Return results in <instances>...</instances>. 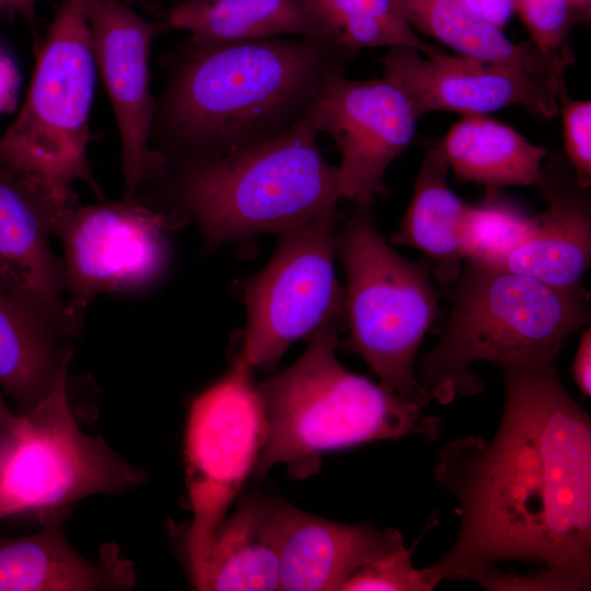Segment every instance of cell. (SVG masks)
<instances>
[{
  "instance_id": "6da1fadb",
  "label": "cell",
  "mask_w": 591,
  "mask_h": 591,
  "mask_svg": "<svg viewBox=\"0 0 591 591\" xmlns=\"http://www.w3.org/2000/svg\"><path fill=\"white\" fill-rule=\"evenodd\" d=\"M505 408L490 441L439 452L436 482L457 500L452 547L422 572L493 590L500 565H525L522 590L582 591L591 582V421L566 391L557 358L499 367Z\"/></svg>"
},
{
  "instance_id": "7a4b0ae2",
  "label": "cell",
  "mask_w": 591,
  "mask_h": 591,
  "mask_svg": "<svg viewBox=\"0 0 591 591\" xmlns=\"http://www.w3.org/2000/svg\"><path fill=\"white\" fill-rule=\"evenodd\" d=\"M358 55L332 38H187L161 56L150 144L175 167L274 139L306 118L324 82Z\"/></svg>"
},
{
  "instance_id": "3957f363",
  "label": "cell",
  "mask_w": 591,
  "mask_h": 591,
  "mask_svg": "<svg viewBox=\"0 0 591 591\" xmlns=\"http://www.w3.org/2000/svg\"><path fill=\"white\" fill-rule=\"evenodd\" d=\"M153 183L165 211L194 220L211 244L298 230L341 197L338 166L321 152L309 116L257 146L169 167Z\"/></svg>"
},
{
  "instance_id": "277c9868",
  "label": "cell",
  "mask_w": 591,
  "mask_h": 591,
  "mask_svg": "<svg viewBox=\"0 0 591 591\" xmlns=\"http://www.w3.org/2000/svg\"><path fill=\"white\" fill-rule=\"evenodd\" d=\"M338 323L316 329L305 352L257 385L266 437L255 464L258 478L276 464L303 478L325 452L408 434L436 438L440 420L425 405L350 372L336 358Z\"/></svg>"
},
{
  "instance_id": "5b68a950",
  "label": "cell",
  "mask_w": 591,
  "mask_h": 591,
  "mask_svg": "<svg viewBox=\"0 0 591 591\" xmlns=\"http://www.w3.org/2000/svg\"><path fill=\"white\" fill-rule=\"evenodd\" d=\"M464 264L451 285L444 332L416 374L424 395L441 404L482 392L475 362L500 367L558 358L567 338L591 318L584 288L564 290L498 267Z\"/></svg>"
},
{
  "instance_id": "8992f818",
  "label": "cell",
  "mask_w": 591,
  "mask_h": 591,
  "mask_svg": "<svg viewBox=\"0 0 591 591\" xmlns=\"http://www.w3.org/2000/svg\"><path fill=\"white\" fill-rule=\"evenodd\" d=\"M95 71L86 0H61L25 101L0 137V166L65 208L76 206V182L104 198L88 160Z\"/></svg>"
},
{
  "instance_id": "52a82bcc",
  "label": "cell",
  "mask_w": 591,
  "mask_h": 591,
  "mask_svg": "<svg viewBox=\"0 0 591 591\" xmlns=\"http://www.w3.org/2000/svg\"><path fill=\"white\" fill-rule=\"evenodd\" d=\"M357 206L337 236L347 279L349 347L378 374L381 385L427 406L430 401L420 390L414 364L437 313L430 267L391 247L375 227L372 204Z\"/></svg>"
},
{
  "instance_id": "ba28073f",
  "label": "cell",
  "mask_w": 591,
  "mask_h": 591,
  "mask_svg": "<svg viewBox=\"0 0 591 591\" xmlns=\"http://www.w3.org/2000/svg\"><path fill=\"white\" fill-rule=\"evenodd\" d=\"M69 360L50 391L20 415L15 429L0 428V519L66 509L86 496L117 494L144 479L102 438L80 429L68 396Z\"/></svg>"
},
{
  "instance_id": "9c48e42d",
  "label": "cell",
  "mask_w": 591,
  "mask_h": 591,
  "mask_svg": "<svg viewBox=\"0 0 591 591\" xmlns=\"http://www.w3.org/2000/svg\"><path fill=\"white\" fill-rule=\"evenodd\" d=\"M251 370L239 357L195 398L188 413L184 454L193 512L186 536L190 573L202 563L265 441V409Z\"/></svg>"
},
{
  "instance_id": "30bf717a",
  "label": "cell",
  "mask_w": 591,
  "mask_h": 591,
  "mask_svg": "<svg viewBox=\"0 0 591 591\" xmlns=\"http://www.w3.org/2000/svg\"><path fill=\"white\" fill-rule=\"evenodd\" d=\"M337 209L283 233L265 268L246 283L243 352L250 367L277 362L298 339L345 320V294L335 276Z\"/></svg>"
},
{
  "instance_id": "8fae6325",
  "label": "cell",
  "mask_w": 591,
  "mask_h": 591,
  "mask_svg": "<svg viewBox=\"0 0 591 591\" xmlns=\"http://www.w3.org/2000/svg\"><path fill=\"white\" fill-rule=\"evenodd\" d=\"M185 222L137 195L62 211L54 234L63 246L72 320L81 327L86 306L100 293H136L152 287L167 263V232Z\"/></svg>"
},
{
  "instance_id": "7c38bea8",
  "label": "cell",
  "mask_w": 591,
  "mask_h": 591,
  "mask_svg": "<svg viewBox=\"0 0 591 591\" xmlns=\"http://www.w3.org/2000/svg\"><path fill=\"white\" fill-rule=\"evenodd\" d=\"M96 70L106 89L121 144L125 195H136L169 171V161L150 144L155 97L150 90L149 59L154 40L170 27L125 0H86Z\"/></svg>"
},
{
  "instance_id": "4fadbf2b",
  "label": "cell",
  "mask_w": 591,
  "mask_h": 591,
  "mask_svg": "<svg viewBox=\"0 0 591 591\" xmlns=\"http://www.w3.org/2000/svg\"><path fill=\"white\" fill-rule=\"evenodd\" d=\"M309 118L317 134L335 140L341 197L356 204H373L384 194V173L412 142L418 120L387 79L350 80L345 72L324 82Z\"/></svg>"
},
{
  "instance_id": "5bb4252c",
  "label": "cell",
  "mask_w": 591,
  "mask_h": 591,
  "mask_svg": "<svg viewBox=\"0 0 591 591\" xmlns=\"http://www.w3.org/2000/svg\"><path fill=\"white\" fill-rule=\"evenodd\" d=\"M384 78L408 99L419 119L432 112L486 115L520 105L549 119L559 111L558 93L512 67L441 49L430 55L399 46L381 59Z\"/></svg>"
},
{
  "instance_id": "9a60e30c",
  "label": "cell",
  "mask_w": 591,
  "mask_h": 591,
  "mask_svg": "<svg viewBox=\"0 0 591 591\" xmlns=\"http://www.w3.org/2000/svg\"><path fill=\"white\" fill-rule=\"evenodd\" d=\"M66 209L0 166V290L28 303L65 336L81 329L68 312L62 259L50 245Z\"/></svg>"
},
{
  "instance_id": "2e32d148",
  "label": "cell",
  "mask_w": 591,
  "mask_h": 591,
  "mask_svg": "<svg viewBox=\"0 0 591 591\" xmlns=\"http://www.w3.org/2000/svg\"><path fill=\"white\" fill-rule=\"evenodd\" d=\"M547 207L524 237L494 267L564 290L583 288L591 263V200L561 155L542 165L537 185Z\"/></svg>"
},
{
  "instance_id": "e0dca14e",
  "label": "cell",
  "mask_w": 591,
  "mask_h": 591,
  "mask_svg": "<svg viewBox=\"0 0 591 591\" xmlns=\"http://www.w3.org/2000/svg\"><path fill=\"white\" fill-rule=\"evenodd\" d=\"M402 546L394 529L336 523L289 506L279 590H341L360 567Z\"/></svg>"
},
{
  "instance_id": "ac0fdd59",
  "label": "cell",
  "mask_w": 591,
  "mask_h": 591,
  "mask_svg": "<svg viewBox=\"0 0 591 591\" xmlns=\"http://www.w3.org/2000/svg\"><path fill=\"white\" fill-rule=\"evenodd\" d=\"M45 513L36 533L0 538V591L126 590L135 584L132 566L115 545L88 559L61 533L66 509Z\"/></svg>"
},
{
  "instance_id": "d6986e66",
  "label": "cell",
  "mask_w": 591,
  "mask_h": 591,
  "mask_svg": "<svg viewBox=\"0 0 591 591\" xmlns=\"http://www.w3.org/2000/svg\"><path fill=\"white\" fill-rule=\"evenodd\" d=\"M289 505L262 497L240 502L217 529L200 566L198 590H279L280 557Z\"/></svg>"
},
{
  "instance_id": "ffe728a7",
  "label": "cell",
  "mask_w": 591,
  "mask_h": 591,
  "mask_svg": "<svg viewBox=\"0 0 591 591\" xmlns=\"http://www.w3.org/2000/svg\"><path fill=\"white\" fill-rule=\"evenodd\" d=\"M393 2L415 32L437 39L456 54L512 67L556 93L565 86L564 73L575 61L571 49L546 53L533 42L515 44L463 0Z\"/></svg>"
},
{
  "instance_id": "44dd1931",
  "label": "cell",
  "mask_w": 591,
  "mask_h": 591,
  "mask_svg": "<svg viewBox=\"0 0 591 591\" xmlns=\"http://www.w3.org/2000/svg\"><path fill=\"white\" fill-rule=\"evenodd\" d=\"M162 18L170 31H186L202 44L277 36L333 39L302 0H179Z\"/></svg>"
},
{
  "instance_id": "7402d4cb",
  "label": "cell",
  "mask_w": 591,
  "mask_h": 591,
  "mask_svg": "<svg viewBox=\"0 0 591 591\" xmlns=\"http://www.w3.org/2000/svg\"><path fill=\"white\" fill-rule=\"evenodd\" d=\"M449 170L440 147L425 154L410 204L391 243L427 254L436 264V279L451 286L463 267L462 230L470 205L450 188Z\"/></svg>"
},
{
  "instance_id": "603a6c76",
  "label": "cell",
  "mask_w": 591,
  "mask_h": 591,
  "mask_svg": "<svg viewBox=\"0 0 591 591\" xmlns=\"http://www.w3.org/2000/svg\"><path fill=\"white\" fill-rule=\"evenodd\" d=\"M440 148L460 179L483 184L488 190L537 186L547 154L545 148L487 115H464Z\"/></svg>"
},
{
  "instance_id": "cb8c5ba5",
  "label": "cell",
  "mask_w": 591,
  "mask_h": 591,
  "mask_svg": "<svg viewBox=\"0 0 591 591\" xmlns=\"http://www.w3.org/2000/svg\"><path fill=\"white\" fill-rule=\"evenodd\" d=\"M58 335L63 334L37 310L0 290V387L21 414L50 391L71 357V348H59Z\"/></svg>"
},
{
  "instance_id": "d4e9b609",
  "label": "cell",
  "mask_w": 591,
  "mask_h": 591,
  "mask_svg": "<svg viewBox=\"0 0 591 591\" xmlns=\"http://www.w3.org/2000/svg\"><path fill=\"white\" fill-rule=\"evenodd\" d=\"M327 27L333 39L360 53L364 48L413 47L425 55L438 50L420 39L393 0H302Z\"/></svg>"
},
{
  "instance_id": "484cf974",
  "label": "cell",
  "mask_w": 591,
  "mask_h": 591,
  "mask_svg": "<svg viewBox=\"0 0 591 591\" xmlns=\"http://www.w3.org/2000/svg\"><path fill=\"white\" fill-rule=\"evenodd\" d=\"M532 221L524 208L488 190L479 205L468 207L462 230L464 260L494 266L528 233Z\"/></svg>"
},
{
  "instance_id": "4316f807",
  "label": "cell",
  "mask_w": 591,
  "mask_h": 591,
  "mask_svg": "<svg viewBox=\"0 0 591 591\" xmlns=\"http://www.w3.org/2000/svg\"><path fill=\"white\" fill-rule=\"evenodd\" d=\"M341 590L429 591L431 589L422 569L413 566L412 551L404 545L360 567L346 580Z\"/></svg>"
},
{
  "instance_id": "83f0119b",
  "label": "cell",
  "mask_w": 591,
  "mask_h": 591,
  "mask_svg": "<svg viewBox=\"0 0 591 591\" xmlns=\"http://www.w3.org/2000/svg\"><path fill=\"white\" fill-rule=\"evenodd\" d=\"M566 160L578 184L591 186V102L571 99L564 86L558 94Z\"/></svg>"
},
{
  "instance_id": "f1b7e54d",
  "label": "cell",
  "mask_w": 591,
  "mask_h": 591,
  "mask_svg": "<svg viewBox=\"0 0 591 591\" xmlns=\"http://www.w3.org/2000/svg\"><path fill=\"white\" fill-rule=\"evenodd\" d=\"M513 3L514 13L537 47L546 53L570 48L566 43L572 14L570 0H513Z\"/></svg>"
},
{
  "instance_id": "f546056e",
  "label": "cell",
  "mask_w": 591,
  "mask_h": 591,
  "mask_svg": "<svg viewBox=\"0 0 591 591\" xmlns=\"http://www.w3.org/2000/svg\"><path fill=\"white\" fill-rule=\"evenodd\" d=\"M20 73L13 58L0 46V113L16 106Z\"/></svg>"
},
{
  "instance_id": "4dcf8cb0",
  "label": "cell",
  "mask_w": 591,
  "mask_h": 591,
  "mask_svg": "<svg viewBox=\"0 0 591 591\" xmlns=\"http://www.w3.org/2000/svg\"><path fill=\"white\" fill-rule=\"evenodd\" d=\"M476 14L503 30L514 14L513 0H463Z\"/></svg>"
},
{
  "instance_id": "1f68e13d",
  "label": "cell",
  "mask_w": 591,
  "mask_h": 591,
  "mask_svg": "<svg viewBox=\"0 0 591 591\" xmlns=\"http://www.w3.org/2000/svg\"><path fill=\"white\" fill-rule=\"evenodd\" d=\"M572 376L584 396L591 394V331L588 327L581 338L572 364Z\"/></svg>"
},
{
  "instance_id": "d6a6232c",
  "label": "cell",
  "mask_w": 591,
  "mask_h": 591,
  "mask_svg": "<svg viewBox=\"0 0 591 591\" xmlns=\"http://www.w3.org/2000/svg\"><path fill=\"white\" fill-rule=\"evenodd\" d=\"M38 0H0V4L12 11L14 14L18 13L27 25L34 51L36 53L40 46V37L37 28V18H36V5Z\"/></svg>"
},
{
  "instance_id": "836d02e7",
  "label": "cell",
  "mask_w": 591,
  "mask_h": 591,
  "mask_svg": "<svg viewBox=\"0 0 591 591\" xmlns=\"http://www.w3.org/2000/svg\"><path fill=\"white\" fill-rule=\"evenodd\" d=\"M19 424L20 415L13 414L0 395V428L13 430Z\"/></svg>"
},
{
  "instance_id": "e575fe53",
  "label": "cell",
  "mask_w": 591,
  "mask_h": 591,
  "mask_svg": "<svg viewBox=\"0 0 591 591\" xmlns=\"http://www.w3.org/2000/svg\"><path fill=\"white\" fill-rule=\"evenodd\" d=\"M125 1L129 3L130 5H132L134 8L136 5H139L143 10L155 13L159 18H162L166 10L164 0H125Z\"/></svg>"
},
{
  "instance_id": "d590c367",
  "label": "cell",
  "mask_w": 591,
  "mask_h": 591,
  "mask_svg": "<svg viewBox=\"0 0 591 591\" xmlns=\"http://www.w3.org/2000/svg\"><path fill=\"white\" fill-rule=\"evenodd\" d=\"M14 16V13L0 4V23L3 21H10Z\"/></svg>"
},
{
  "instance_id": "8d00e7d4",
  "label": "cell",
  "mask_w": 591,
  "mask_h": 591,
  "mask_svg": "<svg viewBox=\"0 0 591 591\" xmlns=\"http://www.w3.org/2000/svg\"><path fill=\"white\" fill-rule=\"evenodd\" d=\"M570 3L572 5V9L581 8L584 11H587V9H589L590 7V0H570Z\"/></svg>"
}]
</instances>
